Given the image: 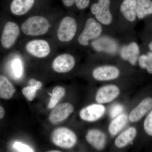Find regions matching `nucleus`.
Wrapping results in <instances>:
<instances>
[{
  "label": "nucleus",
  "mask_w": 152,
  "mask_h": 152,
  "mask_svg": "<svg viewBox=\"0 0 152 152\" xmlns=\"http://www.w3.org/2000/svg\"><path fill=\"white\" fill-rule=\"evenodd\" d=\"M128 119L127 115L124 114L117 117L109 126V132L113 136L117 135L126 125Z\"/></svg>",
  "instance_id": "obj_20"
},
{
  "label": "nucleus",
  "mask_w": 152,
  "mask_h": 152,
  "mask_svg": "<svg viewBox=\"0 0 152 152\" xmlns=\"http://www.w3.org/2000/svg\"><path fill=\"white\" fill-rule=\"evenodd\" d=\"M75 64L73 56L65 53L59 55L55 58L52 63L53 69L59 73H65L72 69Z\"/></svg>",
  "instance_id": "obj_9"
},
{
  "label": "nucleus",
  "mask_w": 152,
  "mask_h": 152,
  "mask_svg": "<svg viewBox=\"0 0 152 152\" xmlns=\"http://www.w3.org/2000/svg\"><path fill=\"white\" fill-rule=\"evenodd\" d=\"M110 0H99L93 4L91 12L98 21L104 25H109L112 23L113 17L110 10Z\"/></svg>",
  "instance_id": "obj_5"
},
{
  "label": "nucleus",
  "mask_w": 152,
  "mask_h": 152,
  "mask_svg": "<svg viewBox=\"0 0 152 152\" xmlns=\"http://www.w3.org/2000/svg\"><path fill=\"white\" fill-rule=\"evenodd\" d=\"M50 27V23L45 17L33 16L28 18L23 23L21 29L26 35L37 37L46 34Z\"/></svg>",
  "instance_id": "obj_1"
},
{
  "label": "nucleus",
  "mask_w": 152,
  "mask_h": 152,
  "mask_svg": "<svg viewBox=\"0 0 152 152\" xmlns=\"http://www.w3.org/2000/svg\"><path fill=\"white\" fill-rule=\"evenodd\" d=\"M120 75L119 69L113 66H104L96 68L93 72L94 78L97 80L108 81L117 78Z\"/></svg>",
  "instance_id": "obj_11"
},
{
  "label": "nucleus",
  "mask_w": 152,
  "mask_h": 152,
  "mask_svg": "<svg viewBox=\"0 0 152 152\" xmlns=\"http://www.w3.org/2000/svg\"><path fill=\"white\" fill-rule=\"evenodd\" d=\"M65 94V90L63 87L57 86L54 88L50 99L48 107L52 109L57 105L58 103L61 99Z\"/></svg>",
  "instance_id": "obj_22"
},
{
  "label": "nucleus",
  "mask_w": 152,
  "mask_h": 152,
  "mask_svg": "<svg viewBox=\"0 0 152 152\" xmlns=\"http://www.w3.org/2000/svg\"><path fill=\"white\" fill-rule=\"evenodd\" d=\"M77 24L73 17H64L60 22L57 31L58 39L62 42H67L74 39L77 32Z\"/></svg>",
  "instance_id": "obj_3"
},
{
  "label": "nucleus",
  "mask_w": 152,
  "mask_h": 152,
  "mask_svg": "<svg viewBox=\"0 0 152 152\" xmlns=\"http://www.w3.org/2000/svg\"><path fill=\"white\" fill-rule=\"evenodd\" d=\"M152 108V98L148 97L144 99L131 112L129 116L130 121L132 122L138 121Z\"/></svg>",
  "instance_id": "obj_13"
},
{
  "label": "nucleus",
  "mask_w": 152,
  "mask_h": 152,
  "mask_svg": "<svg viewBox=\"0 0 152 152\" xmlns=\"http://www.w3.org/2000/svg\"><path fill=\"white\" fill-rule=\"evenodd\" d=\"M140 48L135 42H132L127 45L123 47L121 52V56L131 64L135 65L140 54Z\"/></svg>",
  "instance_id": "obj_14"
},
{
  "label": "nucleus",
  "mask_w": 152,
  "mask_h": 152,
  "mask_svg": "<svg viewBox=\"0 0 152 152\" xmlns=\"http://www.w3.org/2000/svg\"><path fill=\"white\" fill-rule=\"evenodd\" d=\"M149 48L150 50L152 51V42L150 43L149 45Z\"/></svg>",
  "instance_id": "obj_31"
},
{
  "label": "nucleus",
  "mask_w": 152,
  "mask_h": 152,
  "mask_svg": "<svg viewBox=\"0 0 152 152\" xmlns=\"http://www.w3.org/2000/svg\"><path fill=\"white\" fill-rule=\"evenodd\" d=\"M123 110H124V108L121 105L119 104L115 105L112 107L110 113L111 117L112 118L117 117L122 112Z\"/></svg>",
  "instance_id": "obj_29"
},
{
  "label": "nucleus",
  "mask_w": 152,
  "mask_h": 152,
  "mask_svg": "<svg viewBox=\"0 0 152 152\" xmlns=\"http://www.w3.org/2000/svg\"><path fill=\"white\" fill-rule=\"evenodd\" d=\"M14 148L19 152H34V150L27 145L22 143L20 142H16L14 144Z\"/></svg>",
  "instance_id": "obj_28"
},
{
  "label": "nucleus",
  "mask_w": 152,
  "mask_h": 152,
  "mask_svg": "<svg viewBox=\"0 0 152 152\" xmlns=\"http://www.w3.org/2000/svg\"><path fill=\"white\" fill-rule=\"evenodd\" d=\"M42 83L37 81L35 86H30L24 88L22 90V93L28 100L32 101L35 97L37 91L42 88Z\"/></svg>",
  "instance_id": "obj_23"
},
{
  "label": "nucleus",
  "mask_w": 152,
  "mask_h": 152,
  "mask_svg": "<svg viewBox=\"0 0 152 152\" xmlns=\"http://www.w3.org/2000/svg\"><path fill=\"white\" fill-rule=\"evenodd\" d=\"M119 88L115 85H108L102 87L96 95V99L99 104L107 103L115 99L119 95Z\"/></svg>",
  "instance_id": "obj_12"
},
{
  "label": "nucleus",
  "mask_w": 152,
  "mask_h": 152,
  "mask_svg": "<svg viewBox=\"0 0 152 152\" xmlns=\"http://www.w3.org/2000/svg\"><path fill=\"white\" fill-rule=\"evenodd\" d=\"M102 31L100 24L95 19L90 18L86 21L84 29L78 38V42L83 46H87L89 41L99 37Z\"/></svg>",
  "instance_id": "obj_4"
},
{
  "label": "nucleus",
  "mask_w": 152,
  "mask_h": 152,
  "mask_svg": "<svg viewBox=\"0 0 152 152\" xmlns=\"http://www.w3.org/2000/svg\"><path fill=\"white\" fill-rule=\"evenodd\" d=\"M152 14L151 0H137V16L139 19H143Z\"/></svg>",
  "instance_id": "obj_21"
},
{
  "label": "nucleus",
  "mask_w": 152,
  "mask_h": 152,
  "mask_svg": "<svg viewBox=\"0 0 152 152\" xmlns=\"http://www.w3.org/2000/svg\"><path fill=\"white\" fill-rule=\"evenodd\" d=\"M35 0H13L10 10L14 15L22 16L26 14L34 5Z\"/></svg>",
  "instance_id": "obj_16"
},
{
  "label": "nucleus",
  "mask_w": 152,
  "mask_h": 152,
  "mask_svg": "<svg viewBox=\"0 0 152 152\" xmlns=\"http://www.w3.org/2000/svg\"><path fill=\"white\" fill-rule=\"evenodd\" d=\"M13 71L15 75L19 77L22 74V66L21 62L19 59H16L14 61L12 64Z\"/></svg>",
  "instance_id": "obj_27"
},
{
  "label": "nucleus",
  "mask_w": 152,
  "mask_h": 152,
  "mask_svg": "<svg viewBox=\"0 0 152 152\" xmlns=\"http://www.w3.org/2000/svg\"><path fill=\"white\" fill-rule=\"evenodd\" d=\"M16 89L8 79L5 76L0 75V97L9 99L12 97Z\"/></svg>",
  "instance_id": "obj_19"
},
{
  "label": "nucleus",
  "mask_w": 152,
  "mask_h": 152,
  "mask_svg": "<svg viewBox=\"0 0 152 152\" xmlns=\"http://www.w3.org/2000/svg\"><path fill=\"white\" fill-rule=\"evenodd\" d=\"M5 115V110L2 106H0V119H1Z\"/></svg>",
  "instance_id": "obj_30"
},
{
  "label": "nucleus",
  "mask_w": 152,
  "mask_h": 152,
  "mask_svg": "<svg viewBox=\"0 0 152 152\" xmlns=\"http://www.w3.org/2000/svg\"><path fill=\"white\" fill-rule=\"evenodd\" d=\"M137 0H124L120 10L126 20L130 22L135 20L137 17Z\"/></svg>",
  "instance_id": "obj_17"
},
{
  "label": "nucleus",
  "mask_w": 152,
  "mask_h": 152,
  "mask_svg": "<svg viewBox=\"0 0 152 152\" xmlns=\"http://www.w3.org/2000/svg\"><path fill=\"white\" fill-rule=\"evenodd\" d=\"M26 48L30 55L38 58L48 56L51 51L50 44L43 39L30 41L26 45Z\"/></svg>",
  "instance_id": "obj_7"
},
{
  "label": "nucleus",
  "mask_w": 152,
  "mask_h": 152,
  "mask_svg": "<svg viewBox=\"0 0 152 152\" xmlns=\"http://www.w3.org/2000/svg\"><path fill=\"white\" fill-rule=\"evenodd\" d=\"M139 63L142 69H146L149 73L152 74V52L142 55L139 58Z\"/></svg>",
  "instance_id": "obj_24"
},
{
  "label": "nucleus",
  "mask_w": 152,
  "mask_h": 152,
  "mask_svg": "<svg viewBox=\"0 0 152 152\" xmlns=\"http://www.w3.org/2000/svg\"><path fill=\"white\" fill-rule=\"evenodd\" d=\"M144 128L147 134L152 136V110L147 116L144 121Z\"/></svg>",
  "instance_id": "obj_26"
},
{
  "label": "nucleus",
  "mask_w": 152,
  "mask_h": 152,
  "mask_svg": "<svg viewBox=\"0 0 152 152\" xmlns=\"http://www.w3.org/2000/svg\"><path fill=\"white\" fill-rule=\"evenodd\" d=\"M137 134V130L134 127L128 129L121 134L115 140V145L118 148H122L132 141Z\"/></svg>",
  "instance_id": "obj_18"
},
{
  "label": "nucleus",
  "mask_w": 152,
  "mask_h": 152,
  "mask_svg": "<svg viewBox=\"0 0 152 152\" xmlns=\"http://www.w3.org/2000/svg\"><path fill=\"white\" fill-rule=\"evenodd\" d=\"M62 2L66 7H72L75 4L78 9L83 10L88 6L90 0H62Z\"/></svg>",
  "instance_id": "obj_25"
},
{
  "label": "nucleus",
  "mask_w": 152,
  "mask_h": 152,
  "mask_svg": "<svg viewBox=\"0 0 152 152\" xmlns=\"http://www.w3.org/2000/svg\"><path fill=\"white\" fill-rule=\"evenodd\" d=\"M51 152H60V151H51Z\"/></svg>",
  "instance_id": "obj_32"
},
{
  "label": "nucleus",
  "mask_w": 152,
  "mask_h": 152,
  "mask_svg": "<svg viewBox=\"0 0 152 152\" xmlns=\"http://www.w3.org/2000/svg\"><path fill=\"white\" fill-rule=\"evenodd\" d=\"M52 141L55 145L63 148L70 149L75 145L77 137L73 131L65 127L57 128L52 133Z\"/></svg>",
  "instance_id": "obj_2"
},
{
  "label": "nucleus",
  "mask_w": 152,
  "mask_h": 152,
  "mask_svg": "<svg viewBox=\"0 0 152 152\" xmlns=\"http://www.w3.org/2000/svg\"><path fill=\"white\" fill-rule=\"evenodd\" d=\"M105 112V108L101 104H93L84 108L80 112V116L83 121L94 122L100 118Z\"/></svg>",
  "instance_id": "obj_10"
},
{
  "label": "nucleus",
  "mask_w": 152,
  "mask_h": 152,
  "mask_svg": "<svg viewBox=\"0 0 152 152\" xmlns=\"http://www.w3.org/2000/svg\"><path fill=\"white\" fill-rule=\"evenodd\" d=\"M49 115V121L54 124L62 122L69 116L74 110L73 106L69 103L56 106Z\"/></svg>",
  "instance_id": "obj_8"
},
{
  "label": "nucleus",
  "mask_w": 152,
  "mask_h": 152,
  "mask_svg": "<svg viewBox=\"0 0 152 152\" xmlns=\"http://www.w3.org/2000/svg\"><path fill=\"white\" fill-rule=\"evenodd\" d=\"M20 34L19 26L13 22H8L6 24L1 37V42L4 48H10L15 43Z\"/></svg>",
  "instance_id": "obj_6"
},
{
  "label": "nucleus",
  "mask_w": 152,
  "mask_h": 152,
  "mask_svg": "<svg viewBox=\"0 0 152 152\" xmlns=\"http://www.w3.org/2000/svg\"><path fill=\"white\" fill-rule=\"evenodd\" d=\"M86 139L89 143L97 150H102L105 145V135L99 130L91 129L88 131Z\"/></svg>",
  "instance_id": "obj_15"
}]
</instances>
